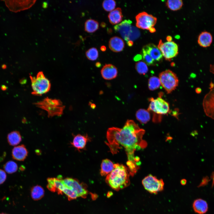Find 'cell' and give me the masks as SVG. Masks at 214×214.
<instances>
[{
    "label": "cell",
    "instance_id": "obj_1",
    "mask_svg": "<svg viewBox=\"0 0 214 214\" xmlns=\"http://www.w3.org/2000/svg\"><path fill=\"white\" fill-rule=\"evenodd\" d=\"M145 130L140 128L133 120H128L122 128L113 127L107 131V142H105L110 152L114 155L119 152L123 147L128 158L127 165L131 170L139 168V158L135 157L134 152L136 150L143 148L147 146L142 139Z\"/></svg>",
    "mask_w": 214,
    "mask_h": 214
},
{
    "label": "cell",
    "instance_id": "obj_2",
    "mask_svg": "<svg viewBox=\"0 0 214 214\" xmlns=\"http://www.w3.org/2000/svg\"><path fill=\"white\" fill-rule=\"evenodd\" d=\"M114 168L108 174L106 182L113 189L118 191L128 186L130 176L128 168L122 164H114Z\"/></svg>",
    "mask_w": 214,
    "mask_h": 214
},
{
    "label": "cell",
    "instance_id": "obj_3",
    "mask_svg": "<svg viewBox=\"0 0 214 214\" xmlns=\"http://www.w3.org/2000/svg\"><path fill=\"white\" fill-rule=\"evenodd\" d=\"M30 78L33 95H41L50 90L51 86L50 82L45 76L43 72H39L36 77L30 75Z\"/></svg>",
    "mask_w": 214,
    "mask_h": 214
},
{
    "label": "cell",
    "instance_id": "obj_4",
    "mask_svg": "<svg viewBox=\"0 0 214 214\" xmlns=\"http://www.w3.org/2000/svg\"><path fill=\"white\" fill-rule=\"evenodd\" d=\"M38 107L47 111L48 117L60 116L63 113L64 106L59 100L48 98L36 103Z\"/></svg>",
    "mask_w": 214,
    "mask_h": 214
},
{
    "label": "cell",
    "instance_id": "obj_5",
    "mask_svg": "<svg viewBox=\"0 0 214 214\" xmlns=\"http://www.w3.org/2000/svg\"><path fill=\"white\" fill-rule=\"evenodd\" d=\"M159 79L161 85L168 94L175 90L178 85L179 80L176 75L170 70L160 73Z\"/></svg>",
    "mask_w": 214,
    "mask_h": 214
},
{
    "label": "cell",
    "instance_id": "obj_6",
    "mask_svg": "<svg viewBox=\"0 0 214 214\" xmlns=\"http://www.w3.org/2000/svg\"><path fill=\"white\" fill-rule=\"evenodd\" d=\"M136 26L139 28L148 30L152 33L155 31L154 26L155 25L157 18L151 15L143 12L138 14L136 17Z\"/></svg>",
    "mask_w": 214,
    "mask_h": 214
},
{
    "label": "cell",
    "instance_id": "obj_7",
    "mask_svg": "<svg viewBox=\"0 0 214 214\" xmlns=\"http://www.w3.org/2000/svg\"><path fill=\"white\" fill-rule=\"evenodd\" d=\"M142 183L145 189L151 193L156 194L164 189V184L162 179H158L150 174L143 179Z\"/></svg>",
    "mask_w": 214,
    "mask_h": 214
},
{
    "label": "cell",
    "instance_id": "obj_8",
    "mask_svg": "<svg viewBox=\"0 0 214 214\" xmlns=\"http://www.w3.org/2000/svg\"><path fill=\"white\" fill-rule=\"evenodd\" d=\"M63 183L67 187L74 191L78 197L86 198L88 194L87 186L84 183H80L76 179L67 177L61 179Z\"/></svg>",
    "mask_w": 214,
    "mask_h": 214
},
{
    "label": "cell",
    "instance_id": "obj_9",
    "mask_svg": "<svg viewBox=\"0 0 214 214\" xmlns=\"http://www.w3.org/2000/svg\"><path fill=\"white\" fill-rule=\"evenodd\" d=\"M162 56L168 61L176 56L178 53V46L174 42L168 41L163 42L160 40L158 45Z\"/></svg>",
    "mask_w": 214,
    "mask_h": 214
},
{
    "label": "cell",
    "instance_id": "obj_10",
    "mask_svg": "<svg viewBox=\"0 0 214 214\" xmlns=\"http://www.w3.org/2000/svg\"><path fill=\"white\" fill-rule=\"evenodd\" d=\"M210 90L204 96L202 101V107L205 115L214 119V84L211 82Z\"/></svg>",
    "mask_w": 214,
    "mask_h": 214
},
{
    "label": "cell",
    "instance_id": "obj_11",
    "mask_svg": "<svg viewBox=\"0 0 214 214\" xmlns=\"http://www.w3.org/2000/svg\"><path fill=\"white\" fill-rule=\"evenodd\" d=\"M150 103L147 110L152 111L158 115L165 114L169 111V103L160 96L156 99L149 98Z\"/></svg>",
    "mask_w": 214,
    "mask_h": 214
},
{
    "label": "cell",
    "instance_id": "obj_12",
    "mask_svg": "<svg viewBox=\"0 0 214 214\" xmlns=\"http://www.w3.org/2000/svg\"><path fill=\"white\" fill-rule=\"evenodd\" d=\"M131 23L130 20H125L114 27L115 30L119 33L127 42L134 27L131 26Z\"/></svg>",
    "mask_w": 214,
    "mask_h": 214
},
{
    "label": "cell",
    "instance_id": "obj_13",
    "mask_svg": "<svg viewBox=\"0 0 214 214\" xmlns=\"http://www.w3.org/2000/svg\"><path fill=\"white\" fill-rule=\"evenodd\" d=\"M62 176H58L56 178L50 177L47 179V188L53 192H56L58 194H63V191L65 185L61 180Z\"/></svg>",
    "mask_w": 214,
    "mask_h": 214
},
{
    "label": "cell",
    "instance_id": "obj_14",
    "mask_svg": "<svg viewBox=\"0 0 214 214\" xmlns=\"http://www.w3.org/2000/svg\"><path fill=\"white\" fill-rule=\"evenodd\" d=\"M143 50L147 53L153 59L155 62H160L162 59L161 52L158 46L152 43L145 45Z\"/></svg>",
    "mask_w": 214,
    "mask_h": 214
},
{
    "label": "cell",
    "instance_id": "obj_15",
    "mask_svg": "<svg viewBox=\"0 0 214 214\" xmlns=\"http://www.w3.org/2000/svg\"><path fill=\"white\" fill-rule=\"evenodd\" d=\"M103 78L107 80H110L116 78L117 75V68L111 64H106L101 70Z\"/></svg>",
    "mask_w": 214,
    "mask_h": 214
},
{
    "label": "cell",
    "instance_id": "obj_16",
    "mask_svg": "<svg viewBox=\"0 0 214 214\" xmlns=\"http://www.w3.org/2000/svg\"><path fill=\"white\" fill-rule=\"evenodd\" d=\"M88 136L78 134L74 135L72 141L70 143L71 146L78 151L84 149L87 143L89 141Z\"/></svg>",
    "mask_w": 214,
    "mask_h": 214
},
{
    "label": "cell",
    "instance_id": "obj_17",
    "mask_svg": "<svg viewBox=\"0 0 214 214\" xmlns=\"http://www.w3.org/2000/svg\"><path fill=\"white\" fill-rule=\"evenodd\" d=\"M28 154V151L24 145H21L14 147L12 150V158L20 161L24 160Z\"/></svg>",
    "mask_w": 214,
    "mask_h": 214
},
{
    "label": "cell",
    "instance_id": "obj_18",
    "mask_svg": "<svg viewBox=\"0 0 214 214\" xmlns=\"http://www.w3.org/2000/svg\"><path fill=\"white\" fill-rule=\"evenodd\" d=\"M125 46L123 40L120 38L114 36L111 37L109 42V47L113 51L118 52L122 51Z\"/></svg>",
    "mask_w": 214,
    "mask_h": 214
},
{
    "label": "cell",
    "instance_id": "obj_19",
    "mask_svg": "<svg viewBox=\"0 0 214 214\" xmlns=\"http://www.w3.org/2000/svg\"><path fill=\"white\" fill-rule=\"evenodd\" d=\"M212 41L213 37L212 34L210 32L207 31H203L199 34L197 40L199 45L204 48L210 46Z\"/></svg>",
    "mask_w": 214,
    "mask_h": 214
},
{
    "label": "cell",
    "instance_id": "obj_20",
    "mask_svg": "<svg viewBox=\"0 0 214 214\" xmlns=\"http://www.w3.org/2000/svg\"><path fill=\"white\" fill-rule=\"evenodd\" d=\"M108 16L109 22L112 24L119 23L122 21L123 17L121 9L118 7L111 11Z\"/></svg>",
    "mask_w": 214,
    "mask_h": 214
},
{
    "label": "cell",
    "instance_id": "obj_21",
    "mask_svg": "<svg viewBox=\"0 0 214 214\" xmlns=\"http://www.w3.org/2000/svg\"><path fill=\"white\" fill-rule=\"evenodd\" d=\"M193 207L194 211L199 214L205 213L208 210V205L206 202L201 199L195 200Z\"/></svg>",
    "mask_w": 214,
    "mask_h": 214
},
{
    "label": "cell",
    "instance_id": "obj_22",
    "mask_svg": "<svg viewBox=\"0 0 214 214\" xmlns=\"http://www.w3.org/2000/svg\"><path fill=\"white\" fill-rule=\"evenodd\" d=\"M114 164L111 161L108 159L103 160L101 165V175L105 176L111 173L114 168Z\"/></svg>",
    "mask_w": 214,
    "mask_h": 214
},
{
    "label": "cell",
    "instance_id": "obj_23",
    "mask_svg": "<svg viewBox=\"0 0 214 214\" xmlns=\"http://www.w3.org/2000/svg\"><path fill=\"white\" fill-rule=\"evenodd\" d=\"M7 140L10 145L14 146L18 145L20 143L21 141L22 138L19 131H14L8 134Z\"/></svg>",
    "mask_w": 214,
    "mask_h": 214
},
{
    "label": "cell",
    "instance_id": "obj_24",
    "mask_svg": "<svg viewBox=\"0 0 214 214\" xmlns=\"http://www.w3.org/2000/svg\"><path fill=\"white\" fill-rule=\"evenodd\" d=\"M136 116L137 120L141 124H146L150 119L149 111L143 109L138 110L136 112Z\"/></svg>",
    "mask_w": 214,
    "mask_h": 214
},
{
    "label": "cell",
    "instance_id": "obj_25",
    "mask_svg": "<svg viewBox=\"0 0 214 214\" xmlns=\"http://www.w3.org/2000/svg\"><path fill=\"white\" fill-rule=\"evenodd\" d=\"M44 193L43 188L39 185L32 187L31 190V196L34 200H38L41 199L44 196Z\"/></svg>",
    "mask_w": 214,
    "mask_h": 214
},
{
    "label": "cell",
    "instance_id": "obj_26",
    "mask_svg": "<svg viewBox=\"0 0 214 214\" xmlns=\"http://www.w3.org/2000/svg\"><path fill=\"white\" fill-rule=\"evenodd\" d=\"M99 26V23L97 21L92 19H89L85 22V30L87 32L93 33L98 29Z\"/></svg>",
    "mask_w": 214,
    "mask_h": 214
},
{
    "label": "cell",
    "instance_id": "obj_27",
    "mask_svg": "<svg viewBox=\"0 0 214 214\" xmlns=\"http://www.w3.org/2000/svg\"><path fill=\"white\" fill-rule=\"evenodd\" d=\"M166 3L167 7L173 11L180 9L183 5L182 1L181 0H169Z\"/></svg>",
    "mask_w": 214,
    "mask_h": 214
},
{
    "label": "cell",
    "instance_id": "obj_28",
    "mask_svg": "<svg viewBox=\"0 0 214 214\" xmlns=\"http://www.w3.org/2000/svg\"><path fill=\"white\" fill-rule=\"evenodd\" d=\"M4 169L7 173L11 174L16 172L18 169L17 164L13 161H9L4 165Z\"/></svg>",
    "mask_w": 214,
    "mask_h": 214
},
{
    "label": "cell",
    "instance_id": "obj_29",
    "mask_svg": "<svg viewBox=\"0 0 214 214\" xmlns=\"http://www.w3.org/2000/svg\"><path fill=\"white\" fill-rule=\"evenodd\" d=\"M160 84L159 79L156 76L151 77L149 80L148 85L150 90H154L158 88Z\"/></svg>",
    "mask_w": 214,
    "mask_h": 214
},
{
    "label": "cell",
    "instance_id": "obj_30",
    "mask_svg": "<svg viewBox=\"0 0 214 214\" xmlns=\"http://www.w3.org/2000/svg\"><path fill=\"white\" fill-rule=\"evenodd\" d=\"M135 67L137 72L140 74L145 75L148 71L147 65L144 62H137L136 63Z\"/></svg>",
    "mask_w": 214,
    "mask_h": 214
},
{
    "label": "cell",
    "instance_id": "obj_31",
    "mask_svg": "<svg viewBox=\"0 0 214 214\" xmlns=\"http://www.w3.org/2000/svg\"><path fill=\"white\" fill-rule=\"evenodd\" d=\"M86 55L89 60L92 61L95 60L98 56V51L96 48H92L86 52Z\"/></svg>",
    "mask_w": 214,
    "mask_h": 214
},
{
    "label": "cell",
    "instance_id": "obj_32",
    "mask_svg": "<svg viewBox=\"0 0 214 214\" xmlns=\"http://www.w3.org/2000/svg\"><path fill=\"white\" fill-rule=\"evenodd\" d=\"M116 5V2L113 0H104L102 4L103 8L107 11H112L115 8Z\"/></svg>",
    "mask_w": 214,
    "mask_h": 214
},
{
    "label": "cell",
    "instance_id": "obj_33",
    "mask_svg": "<svg viewBox=\"0 0 214 214\" xmlns=\"http://www.w3.org/2000/svg\"><path fill=\"white\" fill-rule=\"evenodd\" d=\"M63 193L66 195L69 201L75 199L78 197L74 191L65 185L63 191Z\"/></svg>",
    "mask_w": 214,
    "mask_h": 214
},
{
    "label": "cell",
    "instance_id": "obj_34",
    "mask_svg": "<svg viewBox=\"0 0 214 214\" xmlns=\"http://www.w3.org/2000/svg\"><path fill=\"white\" fill-rule=\"evenodd\" d=\"M142 59L147 65H152L154 64L155 61L145 51L142 50Z\"/></svg>",
    "mask_w": 214,
    "mask_h": 214
},
{
    "label": "cell",
    "instance_id": "obj_35",
    "mask_svg": "<svg viewBox=\"0 0 214 214\" xmlns=\"http://www.w3.org/2000/svg\"><path fill=\"white\" fill-rule=\"evenodd\" d=\"M7 178V175L5 172L3 170L0 169V185L3 183Z\"/></svg>",
    "mask_w": 214,
    "mask_h": 214
},
{
    "label": "cell",
    "instance_id": "obj_36",
    "mask_svg": "<svg viewBox=\"0 0 214 214\" xmlns=\"http://www.w3.org/2000/svg\"><path fill=\"white\" fill-rule=\"evenodd\" d=\"M210 71L212 73L214 74V64L210 65Z\"/></svg>",
    "mask_w": 214,
    "mask_h": 214
},
{
    "label": "cell",
    "instance_id": "obj_37",
    "mask_svg": "<svg viewBox=\"0 0 214 214\" xmlns=\"http://www.w3.org/2000/svg\"><path fill=\"white\" fill-rule=\"evenodd\" d=\"M127 43L129 46H131L133 45V42L132 41L129 40L127 42Z\"/></svg>",
    "mask_w": 214,
    "mask_h": 214
},
{
    "label": "cell",
    "instance_id": "obj_38",
    "mask_svg": "<svg viewBox=\"0 0 214 214\" xmlns=\"http://www.w3.org/2000/svg\"><path fill=\"white\" fill-rule=\"evenodd\" d=\"M180 182L182 185H185L186 184V180L185 179H183L181 180Z\"/></svg>",
    "mask_w": 214,
    "mask_h": 214
},
{
    "label": "cell",
    "instance_id": "obj_39",
    "mask_svg": "<svg viewBox=\"0 0 214 214\" xmlns=\"http://www.w3.org/2000/svg\"><path fill=\"white\" fill-rule=\"evenodd\" d=\"M1 89L2 90L5 91L7 89V87L5 85H3L1 86Z\"/></svg>",
    "mask_w": 214,
    "mask_h": 214
},
{
    "label": "cell",
    "instance_id": "obj_40",
    "mask_svg": "<svg viewBox=\"0 0 214 214\" xmlns=\"http://www.w3.org/2000/svg\"><path fill=\"white\" fill-rule=\"evenodd\" d=\"M100 49L102 51H104L106 50V48L105 46L103 45L101 47Z\"/></svg>",
    "mask_w": 214,
    "mask_h": 214
},
{
    "label": "cell",
    "instance_id": "obj_41",
    "mask_svg": "<svg viewBox=\"0 0 214 214\" xmlns=\"http://www.w3.org/2000/svg\"><path fill=\"white\" fill-rule=\"evenodd\" d=\"M178 111H177V110L175 111H174V112H173L172 114L174 116H177V113L178 112Z\"/></svg>",
    "mask_w": 214,
    "mask_h": 214
},
{
    "label": "cell",
    "instance_id": "obj_42",
    "mask_svg": "<svg viewBox=\"0 0 214 214\" xmlns=\"http://www.w3.org/2000/svg\"><path fill=\"white\" fill-rule=\"evenodd\" d=\"M96 65L97 67H99L100 66L101 64L100 62H97L96 63Z\"/></svg>",
    "mask_w": 214,
    "mask_h": 214
},
{
    "label": "cell",
    "instance_id": "obj_43",
    "mask_svg": "<svg viewBox=\"0 0 214 214\" xmlns=\"http://www.w3.org/2000/svg\"><path fill=\"white\" fill-rule=\"evenodd\" d=\"M106 24L104 22H102L101 24V26L102 27H104L106 26Z\"/></svg>",
    "mask_w": 214,
    "mask_h": 214
},
{
    "label": "cell",
    "instance_id": "obj_44",
    "mask_svg": "<svg viewBox=\"0 0 214 214\" xmlns=\"http://www.w3.org/2000/svg\"><path fill=\"white\" fill-rule=\"evenodd\" d=\"M91 106L92 108H94L95 107V104H92L91 105Z\"/></svg>",
    "mask_w": 214,
    "mask_h": 214
},
{
    "label": "cell",
    "instance_id": "obj_45",
    "mask_svg": "<svg viewBox=\"0 0 214 214\" xmlns=\"http://www.w3.org/2000/svg\"><path fill=\"white\" fill-rule=\"evenodd\" d=\"M200 89L197 88L196 89V93H198L200 92V91L201 90H200Z\"/></svg>",
    "mask_w": 214,
    "mask_h": 214
},
{
    "label": "cell",
    "instance_id": "obj_46",
    "mask_svg": "<svg viewBox=\"0 0 214 214\" xmlns=\"http://www.w3.org/2000/svg\"><path fill=\"white\" fill-rule=\"evenodd\" d=\"M6 66L5 65H3L2 66V68L4 69H5L6 68Z\"/></svg>",
    "mask_w": 214,
    "mask_h": 214
},
{
    "label": "cell",
    "instance_id": "obj_47",
    "mask_svg": "<svg viewBox=\"0 0 214 214\" xmlns=\"http://www.w3.org/2000/svg\"><path fill=\"white\" fill-rule=\"evenodd\" d=\"M0 214H6L5 213H0Z\"/></svg>",
    "mask_w": 214,
    "mask_h": 214
}]
</instances>
